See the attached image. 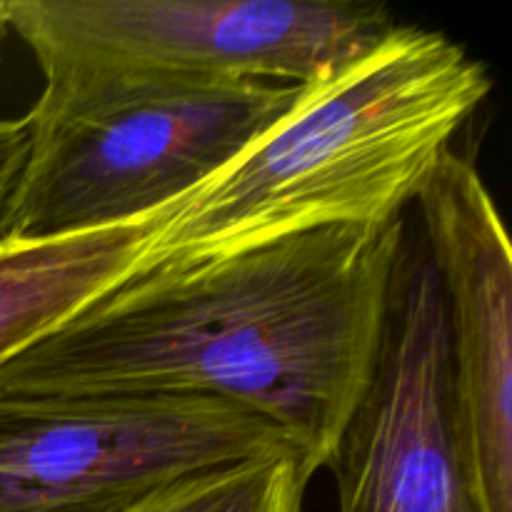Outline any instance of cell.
Masks as SVG:
<instances>
[{
	"label": "cell",
	"mask_w": 512,
	"mask_h": 512,
	"mask_svg": "<svg viewBox=\"0 0 512 512\" xmlns=\"http://www.w3.org/2000/svg\"><path fill=\"white\" fill-rule=\"evenodd\" d=\"M490 90L488 68L453 38L395 25L305 85L283 120L170 205L133 273L308 230L403 220Z\"/></svg>",
	"instance_id": "7a4b0ae2"
},
{
	"label": "cell",
	"mask_w": 512,
	"mask_h": 512,
	"mask_svg": "<svg viewBox=\"0 0 512 512\" xmlns=\"http://www.w3.org/2000/svg\"><path fill=\"white\" fill-rule=\"evenodd\" d=\"M305 85L103 80L43 85L8 238L108 228L178 203L298 103Z\"/></svg>",
	"instance_id": "3957f363"
},
{
	"label": "cell",
	"mask_w": 512,
	"mask_h": 512,
	"mask_svg": "<svg viewBox=\"0 0 512 512\" xmlns=\"http://www.w3.org/2000/svg\"><path fill=\"white\" fill-rule=\"evenodd\" d=\"M403 260L395 220L133 273L0 365V393L213 398L323 470L373 383Z\"/></svg>",
	"instance_id": "6da1fadb"
},
{
	"label": "cell",
	"mask_w": 512,
	"mask_h": 512,
	"mask_svg": "<svg viewBox=\"0 0 512 512\" xmlns=\"http://www.w3.org/2000/svg\"><path fill=\"white\" fill-rule=\"evenodd\" d=\"M318 465L293 448L183 475L125 512H303Z\"/></svg>",
	"instance_id": "9c48e42d"
},
{
	"label": "cell",
	"mask_w": 512,
	"mask_h": 512,
	"mask_svg": "<svg viewBox=\"0 0 512 512\" xmlns=\"http://www.w3.org/2000/svg\"><path fill=\"white\" fill-rule=\"evenodd\" d=\"M293 448L213 398L0 393V512H125L183 475Z\"/></svg>",
	"instance_id": "5b68a950"
},
{
	"label": "cell",
	"mask_w": 512,
	"mask_h": 512,
	"mask_svg": "<svg viewBox=\"0 0 512 512\" xmlns=\"http://www.w3.org/2000/svg\"><path fill=\"white\" fill-rule=\"evenodd\" d=\"M28 125L25 120L0 118V240L8 238V210L13 200L15 185L23 173L25 158H28Z\"/></svg>",
	"instance_id": "30bf717a"
},
{
	"label": "cell",
	"mask_w": 512,
	"mask_h": 512,
	"mask_svg": "<svg viewBox=\"0 0 512 512\" xmlns=\"http://www.w3.org/2000/svg\"><path fill=\"white\" fill-rule=\"evenodd\" d=\"M328 468L338 512H480L455 438L448 325L428 253L403 260L373 383Z\"/></svg>",
	"instance_id": "52a82bcc"
},
{
	"label": "cell",
	"mask_w": 512,
	"mask_h": 512,
	"mask_svg": "<svg viewBox=\"0 0 512 512\" xmlns=\"http://www.w3.org/2000/svg\"><path fill=\"white\" fill-rule=\"evenodd\" d=\"M168 208L83 233L0 240V365L133 275Z\"/></svg>",
	"instance_id": "ba28073f"
},
{
	"label": "cell",
	"mask_w": 512,
	"mask_h": 512,
	"mask_svg": "<svg viewBox=\"0 0 512 512\" xmlns=\"http://www.w3.org/2000/svg\"><path fill=\"white\" fill-rule=\"evenodd\" d=\"M43 85L103 80L308 85L395 28L375 3L8 0Z\"/></svg>",
	"instance_id": "277c9868"
},
{
	"label": "cell",
	"mask_w": 512,
	"mask_h": 512,
	"mask_svg": "<svg viewBox=\"0 0 512 512\" xmlns=\"http://www.w3.org/2000/svg\"><path fill=\"white\" fill-rule=\"evenodd\" d=\"M445 305L455 438L480 512H512V248L470 160L450 150L418 198Z\"/></svg>",
	"instance_id": "8992f818"
},
{
	"label": "cell",
	"mask_w": 512,
	"mask_h": 512,
	"mask_svg": "<svg viewBox=\"0 0 512 512\" xmlns=\"http://www.w3.org/2000/svg\"><path fill=\"white\" fill-rule=\"evenodd\" d=\"M10 33V5L8 0H0V50H3L5 38Z\"/></svg>",
	"instance_id": "8fae6325"
}]
</instances>
